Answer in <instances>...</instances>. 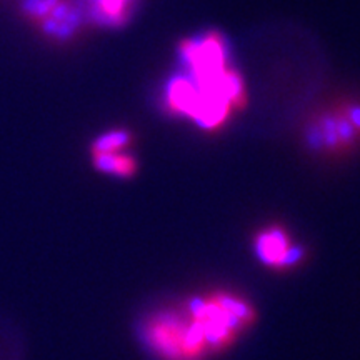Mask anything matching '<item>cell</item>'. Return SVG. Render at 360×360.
Returning <instances> with one entry per match:
<instances>
[{"mask_svg":"<svg viewBox=\"0 0 360 360\" xmlns=\"http://www.w3.org/2000/svg\"><path fill=\"white\" fill-rule=\"evenodd\" d=\"M96 157V167L102 172L114 175H132L135 170V162L127 155H119L117 152L110 154H94Z\"/></svg>","mask_w":360,"mask_h":360,"instance_id":"obj_4","label":"cell"},{"mask_svg":"<svg viewBox=\"0 0 360 360\" xmlns=\"http://www.w3.org/2000/svg\"><path fill=\"white\" fill-rule=\"evenodd\" d=\"M254 254L269 269H290L302 262L305 250L282 227H267L255 236Z\"/></svg>","mask_w":360,"mask_h":360,"instance_id":"obj_3","label":"cell"},{"mask_svg":"<svg viewBox=\"0 0 360 360\" xmlns=\"http://www.w3.org/2000/svg\"><path fill=\"white\" fill-rule=\"evenodd\" d=\"M142 344L159 360H204V334L184 305L148 314L139 327Z\"/></svg>","mask_w":360,"mask_h":360,"instance_id":"obj_2","label":"cell"},{"mask_svg":"<svg viewBox=\"0 0 360 360\" xmlns=\"http://www.w3.org/2000/svg\"><path fill=\"white\" fill-rule=\"evenodd\" d=\"M130 142V135L124 130H117V132H109L102 137H98L94 143V154H110L117 152L119 148H124Z\"/></svg>","mask_w":360,"mask_h":360,"instance_id":"obj_5","label":"cell"},{"mask_svg":"<svg viewBox=\"0 0 360 360\" xmlns=\"http://www.w3.org/2000/svg\"><path fill=\"white\" fill-rule=\"evenodd\" d=\"M184 307L204 334L210 354L231 347L255 322L254 305L232 292L192 297Z\"/></svg>","mask_w":360,"mask_h":360,"instance_id":"obj_1","label":"cell"}]
</instances>
